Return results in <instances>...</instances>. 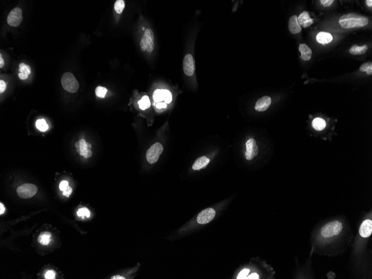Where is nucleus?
Segmentation results:
<instances>
[{
    "label": "nucleus",
    "instance_id": "c756f323",
    "mask_svg": "<svg viewBox=\"0 0 372 279\" xmlns=\"http://www.w3.org/2000/svg\"><path fill=\"white\" fill-rule=\"evenodd\" d=\"M164 93V100L166 104H170L172 100V95L169 90H163Z\"/></svg>",
    "mask_w": 372,
    "mask_h": 279
},
{
    "label": "nucleus",
    "instance_id": "b1692460",
    "mask_svg": "<svg viewBox=\"0 0 372 279\" xmlns=\"http://www.w3.org/2000/svg\"><path fill=\"white\" fill-rule=\"evenodd\" d=\"M36 126L39 131H45L49 128V126L47 125L45 120L44 119H41L37 120L36 122Z\"/></svg>",
    "mask_w": 372,
    "mask_h": 279
},
{
    "label": "nucleus",
    "instance_id": "c85d7f7f",
    "mask_svg": "<svg viewBox=\"0 0 372 279\" xmlns=\"http://www.w3.org/2000/svg\"><path fill=\"white\" fill-rule=\"evenodd\" d=\"M19 72H20L29 75L31 73V68L29 65H26L24 63H21L19 65Z\"/></svg>",
    "mask_w": 372,
    "mask_h": 279
},
{
    "label": "nucleus",
    "instance_id": "ddd939ff",
    "mask_svg": "<svg viewBox=\"0 0 372 279\" xmlns=\"http://www.w3.org/2000/svg\"><path fill=\"white\" fill-rule=\"evenodd\" d=\"M298 22L300 26H301L304 28H306L312 25L314 22V20L311 19L309 13L306 11H304L301 13L298 18Z\"/></svg>",
    "mask_w": 372,
    "mask_h": 279
},
{
    "label": "nucleus",
    "instance_id": "f8f14e48",
    "mask_svg": "<svg viewBox=\"0 0 372 279\" xmlns=\"http://www.w3.org/2000/svg\"><path fill=\"white\" fill-rule=\"evenodd\" d=\"M372 233V221L371 220H365L360 225L359 228L360 235L364 238L369 237Z\"/></svg>",
    "mask_w": 372,
    "mask_h": 279
},
{
    "label": "nucleus",
    "instance_id": "5701e85b",
    "mask_svg": "<svg viewBox=\"0 0 372 279\" xmlns=\"http://www.w3.org/2000/svg\"><path fill=\"white\" fill-rule=\"evenodd\" d=\"M153 98L155 103H160V101L164 100V93L163 90L157 89L153 93Z\"/></svg>",
    "mask_w": 372,
    "mask_h": 279
},
{
    "label": "nucleus",
    "instance_id": "a211bd4d",
    "mask_svg": "<svg viewBox=\"0 0 372 279\" xmlns=\"http://www.w3.org/2000/svg\"><path fill=\"white\" fill-rule=\"evenodd\" d=\"M368 49V47L366 45L363 46H358L357 45H354L349 50V52L353 55H360L364 54L365 53L367 52Z\"/></svg>",
    "mask_w": 372,
    "mask_h": 279
},
{
    "label": "nucleus",
    "instance_id": "0eeeda50",
    "mask_svg": "<svg viewBox=\"0 0 372 279\" xmlns=\"http://www.w3.org/2000/svg\"><path fill=\"white\" fill-rule=\"evenodd\" d=\"M22 10L20 8H14L8 15L7 18L8 24L13 27L18 26L22 21Z\"/></svg>",
    "mask_w": 372,
    "mask_h": 279
},
{
    "label": "nucleus",
    "instance_id": "58836bf2",
    "mask_svg": "<svg viewBox=\"0 0 372 279\" xmlns=\"http://www.w3.org/2000/svg\"><path fill=\"white\" fill-rule=\"evenodd\" d=\"M19 78H20V79H21V80H25V79H27V78H28V75H27L25 74H24V73L20 72V73L19 74Z\"/></svg>",
    "mask_w": 372,
    "mask_h": 279
},
{
    "label": "nucleus",
    "instance_id": "9d476101",
    "mask_svg": "<svg viewBox=\"0 0 372 279\" xmlns=\"http://www.w3.org/2000/svg\"><path fill=\"white\" fill-rule=\"evenodd\" d=\"M246 151L245 153V156L247 159L252 160L253 158L256 156L259 152L258 147L257 146L256 142L254 139H250L246 143Z\"/></svg>",
    "mask_w": 372,
    "mask_h": 279
},
{
    "label": "nucleus",
    "instance_id": "412c9836",
    "mask_svg": "<svg viewBox=\"0 0 372 279\" xmlns=\"http://www.w3.org/2000/svg\"><path fill=\"white\" fill-rule=\"evenodd\" d=\"M80 143V155L84 156L88 150H91V145L86 143L85 141L82 139L79 141Z\"/></svg>",
    "mask_w": 372,
    "mask_h": 279
},
{
    "label": "nucleus",
    "instance_id": "cd10ccee",
    "mask_svg": "<svg viewBox=\"0 0 372 279\" xmlns=\"http://www.w3.org/2000/svg\"><path fill=\"white\" fill-rule=\"evenodd\" d=\"M106 93H107V89L104 87H98L95 89V94H96V96H98L99 98H103L105 96Z\"/></svg>",
    "mask_w": 372,
    "mask_h": 279
},
{
    "label": "nucleus",
    "instance_id": "79ce46f5",
    "mask_svg": "<svg viewBox=\"0 0 372 279\" xmlns=\"http://www.w3.org/2000/svg\"><path fill=\"white\" fill-rule=\"evenodd\" d=\"M75 147L77 148V152L79 153V154H80V143H79V141L76 142V143L75 144Z\"/></svg>",
    "mask_w": 372,
    "mask_h": 279
},
{
    "label": "nucleus",
    "instance_id": "37998d69",
    "mask_svg": "<svg viewBox=\"0 0 372 279\" xmlns=\"http://www.w3.org/2000/svg\"><path fill=\"white\" fill-rule=\"evenodd\" d=\"M111 279H125L126 278L124 277L121 276L120 275H115L114 276L111 277Z\"/></svg>",
    "mask_w": 372,
    "mask_h": 279
},
{
    "label": "nucleus",
    "instance_id": "4c0bfd02",
    "mask_svg": "<svg viewBox=\"0 0 372 279\" xmlns=\"http://www.w3.org/2000/svg\"><path fill=\"white\" fill-rule=\"evenodd\" d=\"M247 279H259V275L257 274V273H253L252 274L249 275V276H247L246 277Z\"/></svg>",
    "mask_w": 372,
    "mask_h": 279
},
{
    "label": "nucleus",
    "instance_id": "4be33fe9",
    "mask_svg": "<svg viewBox=\"0 0 372 279\" xmlns=\"http://www.w3.org/2000/svg\"><path fill=\"white\" fill-rule=\"evenodd\" d=\"M138 104H139V106L140 109L143 110H146L147 108H149L150 106V100H149V97L147 95L143 96L142 99L138 102Z\"/></svg>",
    "mask_w": 372,
    "mask_h": 279
},
{
    "label": "nucleus",
    "instance_id": "f03ea898",
    "mask_svg": "<svg viewBox=\"0 0 372 279\" xmlns=\"http://www.w3.org/2000/svg\"><path fill=\"white\" fill-rule=\"evenodd\" d=\"M61 82L63 88L67 92L74 93L79 89V83L73 74L70 72H67L62 75Z\"/></svg>",
    "mask_w": 372,
    "mask_h": 279
},
{
    "label": "nucleus",
    "instance_id": "c03bdc74",
    "mask_svg": "<svg viewBox=\"0 0 372 279\" xmlns=\"http://www.w3.org/2000/svg\"><path fill=\"white\" fill-rule=\"evenodd\" d=\"M4 65V61L2 57L1 54L0 55V67L2 68Z\"/></svg>",
    "mask_w": 372,
    "mask_h": 279
},
{
    "label": "nucleus",
    "instance_id": "a19ab883",
    "mask_svg": "<svg viewBox=\"0 0 372 279\" xmlns=\"http://www.w3.org/2000/svg\"><path fill=\"white\" fill-rule=\"evenodd\" d=\"M5 207L2 203H0V215H3L5 212Z\"/></svg>",
    "mask_w": 372,
    "mask_h": 279
},
{
    "label": "nucleus",
    "instance_id": "dca6fc26",
    "mask_svg": "<svg viewBox=\"0 0 372 279\" xmlns=\"http://www.w3.org/2000/svg\"><path fill=\"white\" fill-rule=\"evenodd\" d=\"M210 162V159L205 156H202L198 158L195 161L193 164L192 168L193 170H200L202 168H205Z\"/></svg>",
    "mask_w": 372,
    "mask_h": 279
},
{
    "label": "nucleus",
    "instance_id": "393cba45",
    "mask_svg": "<svg viewBox=\"0 0 372 279\" xmlns=\"http://www.w3.org/2000/svg\"><path fill=\"white\" fill-rule=\"evenodd\" d=\"M360 71L362 72H365L368 75L372 74V62H367L362 65L359 68Z\"/></svg>",
    "mask_w": 372,
    "mask_h": 279
},
{
    "label": "nucleus",
    "instance_id": "20e7f679",
    "mask_svg": "<svg viewBox=\"0 0 372 279\" xmlns=\"http://www.w3.org/2000/svg\"><path fill=\"white\" fill-rule=\"evenodd\" d=\"M141 49L142 51L152 52L154 48V37L152 30L147 29L141 40Z\"/></svg>",
    "mask_w": 372,
    "mask_h": 279
},
{
    "label": "nucleus",
    "instance_id": "6e6552de",
    "mask_svg": "<svg viewBox=\"0 0 372 279\" xmlns=\"http://www.w3.org/2000/svg\"><path fill=\"white\" fill-rule=\"evenodd\" d=\"M183 69L185 74L189 77L194 74L195 70V60L190 54L185 55L183 62Z\"/></svg>",
    "mask_w": 372,
    "mask_h": 279
},
{
    "label": "nucleus",
    "instance_id": "6ab92c4d",
    "mask_svg": "<svg viewBox=\"0 0 372 279\" xmlns=\"http://www.w3.org/2000/svg\"><path fill=\"white\" fill-rule=\"evenodd\" d=\"M51 233L49 232H41L37 239L38 242L42 245H47L51 241Z\"/></svg>",
    "mask_w": 372,
    "mask_h": 279
},
{
    "label": "nucleus",
    "instance_id": "9b49d317",
    "mask_svg": "<svg viewBox=\"0 0 372 279\" xmlns=\"http://www.w3.org/2000/svg\"><path fill=\"white\" fill-rule=\"evenodd\" d=\"M271 103L270 97L268 96H263L257 101L255 106V109L258 111H265L269 108Z\"/></svg>",
    "mask_w": 372,
    "mask_h": 279
},
{
    "label": "nucleus",
    "instance_id": "e433bc0d",
    "mask_svg": "<svg viewBox=\"0 0 372 279\" xmlns=\"http://www.w3.org/2000/svg\"><path fill=\"white\" fill-rule=\"evenodd\" d=\"M156 107L157 109H165V108L167 107V104L165 103H158L157 104H156Z\"/></svg>",
    "mask_w": 372,
    "mask_h": 279
},
{
    "label": "nucleus",
    "instance_id": "ea45409f",
    "mask_svg": "<svg viewBox=\"0 0 372 279\" xmlns=\"http://www.w3.org/2000/svg\"><path fill=\"white\" fill-rule=\"evenodd\" d=\"M91 156H92V152H91V150H88V151L86 152L85 154L83 157H84V158H90Z\"/></svg>",
    "mask_w": 372,
    "mask_h": 279
},
{
    "label": "nucleus",
    "instance_id": "4468645a",
    "mask_svg": "<svg viewBox=\"0 0 372 279\" xmlns=\"http://www.w3.org/2000/svg\"><path fill=\"white\" fill-rule=\"evenodd\" d=\"M288 29L291 34H296L301 31V27L298 22V17L294 15L290 18L288 21Z\"/></svg>",
    "mask_w": 372,
    "mask_h": 279
},
{
    "label": "nucleus",
    "instance_id": "423d86ee",
    "mask_svg": "<svg viewBox=\"0 0 372 279\" xmlns=\"http://www.w3.org/2000/svg\"><path fill=\"white\" fill-rule=\"evenodd\" d=\"M163 149V147L159 143H156L151 146L146 153V158L148 162L150 164L157 162Z\"/></svg>",
    "mask_w": 372,
    "mask_h": 279
},
{
    "label": "nucleus",
    "instance_id": "2f4dec72",
    "mask_svg": "<svg viewBox=\"0 0 372 279\" xmlns=\"http://www.w3.org/2000/svg\"><path fill=\"white\" fill-rule=\"evenodd\" d=\"M55 276H56V272L54 270H52L47 271L45 275V279H55Z\"/></svg>",
    "mask_w": 372,
    "mask_h": 279
},
{
    "label": "nucleus",
    "instance_id": "aec40b11",
    "mask_svg": "<svg viewBox=\"0 0 372 279\" xmlns=\"http://www.w3.org/2000/svg\"><path fill=\"white\" fill-rule=\"evenodd\" d=\"M312 126L316 131H322L326 126V122L323 119L316 118L313 120Z\"/></svg>",
    "mask_w": 372,
    "mask_h": 279
},
{
    "label": "nucleus",
    "instance_id": "7ed1b4c3",
    "mask_svg": "<svg viewBox=\"0 0 372 279\" xmlns=\"http://www.w3.org/2000/svg\"><path fill=\"white\" fill-rule=\"evenodd\" d=\"M342 229V223L338 221H334L328 223L321 228V235L325 238L338 235Z\"/></svg>",
    "mask_w": 372,
    "mask_h": 279
},
{
    "label": "nucleus",
    "instance_id": "a878e982",
    "mask_svg": "<svg viewBox=\"0 0 372 279\" xmlns=\"http://www.w3.org/2000/svg\"><path fill=\"white\" fill-rule=\"evenodd\" d=\"M125 8V3L123 0H117L114 4V9L116 13L120 14L123 12Z\"/></svg>",
    "mask_w": 372,
    "mask_h": 279
},
{
    "label": "nucleus",
    "instance_id": "a18cd8bd",
    "mask_svg": "<svg viewBox=\"0 0 372 279\" xmlns=\"http://www.w3.org/2000/svg\"><path fill=\"white\" fill-rule=\"evenodd\" d=\"M365 3H366V4H367V5L368 6H369V7H370V8H371V7H372V0H367V1H365Z\"/></svg>",
    "mask_w": 372,
    "mask_h": 279
},
{
    "label": "nucleus",
    "instance_id": "1a4fd4ad",
    "mask_svg": "<svg viewBox=\"0 0 372 279\" xmlns=\"http://www.w3.org/2000/svg\"><path fill=\"white\" fill-rule=\"evenodd\" d=\"M216 212L212 208L203 210L198 215L197 222L201 225H205L211 222L214 218Z\"/></svg>",
    "mask_w": 372,
    "mask_h": 279
},
{
    "label": "nucleus",
    "instance_id": "f3484780",
    "mask_svg": "<svg viewBox=\"0 0 372 279\" xmlns=\"http://www.w3.org/2000/svg\"><path fill=\"white\" fill-rule=\"evenodd\" d=\"M316 39L319 43L323 45L327 44L332 41L333 36L330 33L321 32L318 33Z\"/></svg>",
    "mask_w": 372,
    "mask_h": 279
},
{
    "label": "nucleus",
    "instance_id": "f704fd0d",
    "mask_svg": "<svg viewBox=\"0 0 372 279\" xmlns=\"http://www.w3.org/2000/svg\"><path fill=\"white\" fill-rule=\"evenodd\" d=\"M72 192H73V189H72V188L71 187H69H69L67 188V189H66V190H65L64 191H63L62 195H63L64 196H66V197H69V196L71 195Z\"/></svg>",
    "mask_w": 372,
    "mask_h": 279
},
{
    "label": "nucleus",
    "instance_id": "bb28decb",
    "mask_svg": "<svg viewBox=\"0 0 372 279\" xmlns=\"http://www.w3.org/2000/svg\"><path fill=\"white\" fill-rule=\"evenodd\" d=\"M77 215L79 217H81L83 219H84L85 216H86V217H89L90 216V212L88 208H81L77 212Z\"/></svg>",
    "mask_w": 372,
    "mask_h": 279
},
{
    "label": "nucleus",
    "instance_id": "f257e3e1",
    "mask_svg": "<svg viewBox=\"0 0 372 279\" xmlns=\"http://www.w3.org/2000/svg\"><path fill=\"white\" fill-rule=\"evenodd\" d=\"M368 22L369 20L367 17L355 13L342 15L339 20L340 26L347 29L364 27L368 24Z\"/></svg>",
    "mask_w": 372,
    "mask_h": 279
},
{
    "label": "nucleus",
    "instance_id": "c9c22d12",
    "mask_svg": "<svg viewBox=\"0 0 372 279\" xmlns=\"http://www.w3.org/2000/svg\"><path fill=\"white\" fill-rule=\"evenodd\" d=\"M6 88V85L5 82L3 80L0 81V93H2L5 92V89Z\"/></svg>",
    "mask_w": 372,
    "mask_h": 279
},
{
    "label": "nucleus",
    "instance_id": "39448f33",
    "mask_svg": "<svg viewBox=\"0 0 372 279\" xmlns=\"http://www.w3.org/2000/svg\"><path fill=\"white\" fill-rule=\"evenodd\" d=\"M17 195L23 199H29L34 196L37 192L36 185L30 183H26L17 188Z\"/></svg>",
    "mask_w": 372,
    "mask_h": 279
},
{
    "label": "nucleus",
    "instance_id": "2eb2a0df",
    "mask_svg": "<svg viewBox=\"0 0 372 279\" xmlns=\"http://www.w3.org/2000/svg\"><path fill=\"white\" fill-rule=\"evenodd\" d=\"M299 51L301 52V58L304 61H309L312 56V51L307 45L302 44L299 46Z\"/></svg>",
    "mask_w": 372,
    "mask_h": 279
},
{
    "label": "nucleus",
    "instance_id": "72a5a7b5",
    "mask_svg": "<svg viewBox=\"0 0 372 279\" xmlns=\"http://www.w3.org/2000/svg\"><path fill=\"white\" fill-rule=\"evenodd\" d=\"M321 3L324 7H329L333 4L334 0H321Z\"/></svg>",
    "mask_w": 372,
    "mask_h": 279
},
{
    "label": "nucleus",
    "instance_id": "473e14b6",
    "mask_svg": "<svg viewBox=\"0 0 372 279\" xmlns=\"http://www.w3.org/2000/svg\"><path fill=\"white\" fill-rule=\"evenodd\" d=\"M68 187H69V183L67 180H62L60 183L59 189L61 191H62V192L64 191Z\"/></svg>",
    "mask_w": 372,
    "mask_h": 279
},
{
    "label": "nucleus",
    "instance_id": "7c9ffc66",
    "mask_svg": "<svg viewBox=\"0 0 372 279\" xmlns=\"http://www.w3.org/2000/svg\"><path fill=\"white\" fill-rule=\"evenodd\" d=\"M249 272H250V270L248 269H245L242 270L240 272L239 274L238 275V276L237 277V279H246V277L247 276Z\"/></svg>",
    "mask_w": 372,
    "mask_h": 279
}]
</instances>
